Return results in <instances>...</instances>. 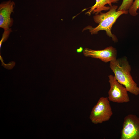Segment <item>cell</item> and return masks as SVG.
<instances>
[{"instance_id": "cell-1", "label": "cell", "mask_w": 139, "mask_h": 139, "mask_svg": "<svg viewBox=\"0 0 139 139\" xmlns=\"http://www.w3.org/2000/svg\"><path fill=\"white\" fill-rule=\"evenodd\" d=\"M109 11L106 13L101 12L99 14L95 15L93 16L94 21L98 25L95 27L91 26H88L84 28L83 31L88 30L91 34H96L98 32L101 30L106 31L107 35L110 37L115 42L118 41L116 36L113 34L111 31L112 27L116 22L117 19L123 14H127L128 12L123 10H117L118 6L113 5L110 6Z\"/></svg>"}, {"instance_id": "cell-7", "label": "cell", "mask_w": 139, "mask_h": 139, "mask_svg": "<svg viewBox=\"0 0 139 139\" xmlns=\"http://www.w3.org/2000/svg\"><path fill=\"white\" fill-rule=\"evenodd\" d=\"M14 3L10 0L1 3L0 4V27L4 30L10 29L13 20L11 15L13 12Z\"/></svg>"}, {"instance_id": "cell-9", "label": "cell", "mask_w": 139, "mask_h": 139, "mask_svg": "<svg viewBox=\"0 0 139 139\" xmlns=\"http://www.w3.org/2000/svg\"><path fill=\"white\" fill-rule=\"evenodd\" d=\"M138 9H139V0H135L129 9L128 12L131 15L135 16L138 14L137 11Z\"/></svg>"}, {"instance_id": "cell-2", "label": "cell", "mask_w": 139, "mask_h": 139, "mask_svg": "<svg viewBox=\"0 0 139 139\" xmlns=\"http://www.w3.org/2000/svg\"><path fill=\"white\" fill-rule=\"evenodd\" d=\"M109 67L117 81L123 85L128 92L136 95L139 94V87L131 75V67L126 57L110 62Z\"/></svg>"}, {"instance_id": "cell-5", "label": "cell", "mask_w": 139, "mask_h": 139, "mask_svg": "<svg viewBox=\"0 0 139 139\" xmlns=\"http://www.w3.org/2000/svg\"><path fill=\"white\" fill-rule=\"evenodd\" d=\"M120 139H139V118L130 114L124 119Z\"/></svg>"}, {"instance_id": "cell-8", "label": "cell", "mask_w": 139, "mask_h": 139, "mask_svg": "<svg viewBox=\"0 0 139 139\" xmlns=\"http://www.w3.org/2000/svg\"><path fill=\"white\" fill-rule=\"evenodd\" d=\"M119 0H96L95 4L90 7L86 14L90 15L92 13L97 14L102 11L110 9L112 3H117Z\"/></svg>"}, {"instance_id": "cell-4", "label": "cell", "mask_w": 139, "mask_h": 139, "mask_svg": "<svg viewBox=\"0 0 139 139\" xmlns=\"http://www.w3.org/2000/svg\"><path fill=\"white\" fill-rule=\"evenodd\" d=\"M108 77L110 88L108 98L109 101L117 103L129 102L128 91L125 87L117 81L114 76L110 75Z\"/></svg>"}, {"instance_id": "cell-12", "label": "cell", "mask_w": 139, "mask_h": 139, "mask_svg": "<svg viewBox=\"0 0 139 139\" xmlns=\"http://www.w3.org/2000/svg\"><path fill=\"white\" fill-rule=\"evenodd\" d=\"M82 50L83 49L82 48H81V49H77V52L79 53L81 51H82Z\"/></svg>"}, {"instance_id": "cell-11", "label": "cell", "mask_w": 139, "mask_h": 139, "mask_svg": "<svg viewBox=\"0 0 139 139\" xmlns=\"http://www.w3.org/2000/svg\"><path fill=\"white\" fill-rule=\"evenodd\" d=\"M11 31L12 30L11 28L8 29L4 30V31L2 37L0 42L1 44L3 40H4L5 39L7 38Z\"/></svg>"}, {"instance_id": "cell-3", "label": "cell", "mask_w": 139, "mask_h": 139, "mask_svg": "<svg viewBox=\"0 0 139 139\" xmlns=\"http://www.w3.org/2000/svg\"><path fill=\"white\" fill-rule=\"evenodd\" d=\"M113 114L108 97H101L92 108L89 118L94 124H101L109 120Z\"/></svg>"}, {"instance_id": "cell-10", "label": "cell", "mask_w": 139, "mask_h": 139, "mask_svg": "<svg viewBox=\"0 0 139 139\" xmlns=\"http://www.w3.org/2000/svg\"><path fill=\"white\" fill-rule=\"evenodd\" d=\"M133 2V0H123L122 4L119 7L117 10L128 11Z\"/></svg>"}, {"instance_id": "cell-6", "label": "cell", "mask_w": 139, "mask_h": 139, "mask_svg": "<svg viewBox=\"0 0 139 139\" xmlns=\"http://www.w3.org/2000/svg\"><path fill=\"white\" fill-rule=\"evenodd\" d=\"M83 53L86 57L99 59L106 63L116 59L117 54L116 49L111 46L99 50L85 48L84 49Z\"/></svg>"}]
</instances>
